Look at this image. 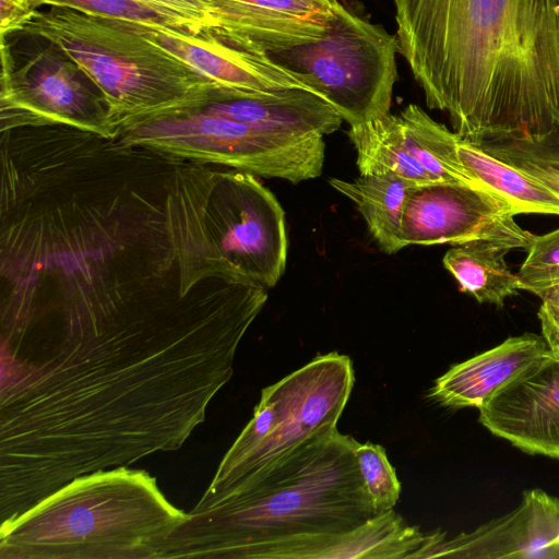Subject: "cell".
<instances>
[{"label":"cell","instance_id":"6da1fadb","mask_svg":"<svg viewBox=\"0 0 559 559\" xmlns=\"http://www.w3.org/2000/svg\"><path fill=\"white\" fill-rule=\"evenodd\" d=\"M265 300L68 306L60 334L1 345L0 518L76 477L179 449L234 372Z\"/></svg>","mask_w":559,"mask_h":559},{"label":"cell","instance_id":"7a4b0ae2","mask_svg":"<svg viewBox=\"0 0 559 559\" xmlns=\"http://www.w3.org/2000/svg\"><path fill=\"white\" fill-rule=\"evenodd\" d=\"M399 52L474 144L559 128V0H393Z\"/></svg>","mask_w":559,"mask_h":559},{"label":"cell","instance_id":"3957f363","mask_svg":"<svg viewBox=\"0 0 559 559\" xmlns=\"http://www.w3.org/2000/svg\"><path fill=\"white\" fill-rule=\"evenodd\" d=\"M356 443L337 429L322 435L218 503L186 513L159 559H250L270 542L365 524L379 513L358 467Z\"/></svg>","mask_w":559,"mask_h":559},{"label":"cell","instance_id":"277c9868","mask_svg":"<svg viewBox=\"0 0 559 559\" xmlns=\"http://www.w3.org/2000/svg\"><path fill=\"white\" fill-rule=\"evenodd\" d=\"M185 516L146 472L103 469L0 523V559H159Z\"/></svg>","mask_w":559,"mask_h":559},{"label":"cell","instance_id":"5b68a950","mask_svg":"<svg viewBox=\"0 0 559 559\" xmlns=\"http://www.w3.org/2000/svg\"><path fill=\"white\" fill-rule=\"evenodd\" d=\"M167 192V235L191 281L240 275L277 284L287 259L285 215L254 175L192 162L175 169Z\"/></svg>","mask_w":559,"mask_h":559},{"label":"cell","instance_id":"8992f818","mask_svg":"<svg viewBox=\"0 0 559 559\" xmlns=\"http://www.w3.org/2000/svg\"><path fill=\"white\" fill-rule=\"evenodd\" d=\"M23 31L57 45L82 69L105 98L118 135L138 122L202 108L229 91L122 20L51 7L37 10Z\"/></svg>","mask_w":559,"mask_h":559},{"label":"cell","instance_id":"52a82bcc","mask_svg":"<svg viewBox=\"0 0 559 559\" xmlns=\"http://www.w3.org/2000/svg\"><path fill=\"white\" fill-rule=\"evenodd\" d=\"M354 383L350 358L332 352L264 388L252 418L225 453L194 509L218 503L294 450L336 430Z\"/></svg>","mask_w":559,"mask_h":559},{"label":"cell","instance_id":"ba28073f","mask_svg":"<svg viewBox=\"0 0 559 559\" xmlns=\"http://www.w3.org/2000/svg\"><path fill=\"white\" fill-rule=\"evenodd\" d=\"M116 140L126 147L294 183L321 175L325 151L323 136L267 131L200 108L138 122Z\"/></svg>","mask_w":559,"mask_h":559},{"label":"cell","instance_id":"9c48e42d","mask_svg":"<svg viewBox=\"0 0 559 559\" xmlns=\"http://www.w3.org/2000/svg\"><path fill=\"white\" fill-rule=\"evenodd\" d=\"M397 51L395 35L341 4L322 38L270 56L301 73L313 93L352 126L390 114Z\"/></svg>","mask_w":559,"mask_h":559},{"label":"cell","instance_id":"30bf717a","mask_svg":"<svg viewBox=\"0 0 559 559\" xmlns=\"http://www.w3.org/2000/svg\"><path fill=\"white\" fill-rule=\"evenodd\" d=\"M40 39L43 45L16 64L1 37V131L67 127L116 140L118 132L98 87L60 47Z\"/></svg>","mask_w":559,"mask_h":559},{"label":"cell","instance_id":"8fae6325","mask_svg":"<svg viewBox=\"0 0 559 559\" xmlns=\"http://www.w3.org/2000/svg\"><path fill=\"white\" fill-rule=\"evenodd\" d=\"M515 215L497 197L464 183L414 185L405 201L402 240L405 247L484 240L527 250L535 235L520 227Z\"/></svg>","mask_w":559,"mask_h":559},{"label":"cell","instance_id":"7c38bea8","mask_svg":"<svg viewBox=\"0 0 559 559\" xmlns=\"http://www.w3.org/2000/svg\"><path fill=\"white\" fill-rule=\"evenodd\" d=\"M124 23L223 87L245 92L302 88L313 93L301 73L284 67L255 46L217 29L194 35L163 25Z\"/></svg>","mask_w":559,"mask_h":559},{"label":"cell","instance_id":"4fadbf2b","mask_svg":"<svg viewBox=\"0 0 559 559\" xmlns=\"http://www.w3.org/2000/svg\"><path fill=\"white\" fill-rule=\"evenodd\" d=\"M478 409L479 423L496 437L559 460V353L548 348Z\"/></svg>","mask_w":559,"mask_h":559},{"label":"cell","instance_id":"5bb4252c","mask_svg":"<svg viewBox=\"0 0 559 559\" xmlns=\"http://www.w3.org/2000/svg\"><path fill=\"white\" fill-rule=\"evenodd\" d=\"M559 559V498L540 489L523 492L511 513L445 540V533L420 558Z\"/></svg>","mask_w":559,"mask_h":559},{"label":"cell","instance_id":"9a60e30c","mask_svg":"<svg viewBox=\"0 0 559 559\" xmlns=\"http://www.w3.org/2000/svg\"><path fill=\"white\" fill-rule=\"evenodd\" d=\"M216 29L269 55L313 43L333 26L337 0H201Z\"/></svg>","mask_w":559,"mask_h":559},{"label":"cell","instance_id":"2e32d148","mask_svg":"<svg viewBox=\"0 0 559 559\" xmlns=\"http://www.w3.org/2000/svg\"><path fill=\"white\" fill-rule=\"evenodd\" d=\"M394 510L344 533L298 535L257 548L250 559L417 558L430 540Z\"/></svg>","mask_w":559,"mask_h":559},{"label":"cell","instance_id":"e0dca14e","mask_svg":"<svg viewBox=\"0 0 559 559\" xmlns=\"http://www.w3.org/2000/svg\"><path fill=\"white\" fill-rule=\"evenodd\" d=\"M252 127L295 136H323L343 121L321 96L302 88L271 92L229 90L223 98L200 108Z\"/></svg>","mask_w":559,"mask_h":559},{"label":"cell","instance_id":"ac0fdd59","mask_svg":"<svg viewBox=\"0 0 559 559\" xmlns=\"http://www.w3.org/2000/svg\"><path fill=\"white\" fill-rule=\"evenodd\" d=\"M442 131L441 163L460 182L497 197L516 215H559V198L540 182L447 127Z\"/></svg>","mask_w":559,"mask_h":559},{"label":"cell","instance_id":"d6986e66","mask_svg":"<svg viewBox=\"0 0 559 559\" xmlns=\"http://www.w3.org/2000/svg\"><path fill=\"white\" fill-rule=\"evenodd\" d=\"M548 348L543 335L511 336L500 345L452 366L435 381L429 396L447 407L478 408Z\"/></svg>","mask_w":559,"mask_h":559},{"label":"cell","instance_id":"ffe728a7","mask_svg":"<svg viewBox=\"0 0 559 559\" xmlns=\"http://www.w3.org/2000/svg\"><path fill=\"white\" fill-rule=\"evenodd\" d=\"M329 183L356 204L382 251L391 254L405 247L402 221L413 183L392 174L360 175L354 181L330 178Z\"/></svg>","mask_w":559,"mask_h":559},{"label":"cell","instance_id":"44dd1931","mask_svg":"<svg viewBox=\"0 0 559 559\" xmlns=\"http://www.w3.org/2000/svg\"><path fill=\"white\" fill-rule=\"evenodd\" d=\"M510 248L491 241H469L454 245L443 255L444 267L454 276L460 289L483 304L498 307L518 295L521 284L510 271L504 255Z\"/></svg>","mask_w":559,"mask_h":559},{"label":"cell","instance_id":"7402d4cb","mask_svg":"<svg viewBox=\"0 0 559 559\" xmlns=\"http://www.w3.org/2000/svg\"><path fill=\"white\" fill-rule=\"evenodd\" d=\"M347 134L360 175L392 174L413 185L437 182L407 150L399 115L352 124Z\"/></svg>","mask_w":559,"mask_h":559},{"label":"cell","instance_id":"603a6c76","mask_svg":"<svg viewBox=\"0 0 559 559\" xmlns=\"http://www.w3.org/2000/svg\"><path fill=\"white\" fill-rule=\"evenodd\" d=\"M479 146L534 178L559 198V128L539 136L511 138Z\"/></svg>","mask_w":559,"mask_h":559},{"label":"cell","instance_id":"cb8c5ba5","mask_svg":"<svg viewBox=\"0 0 559 559\" xmlns=\"http://www.w3.org/2000/svg\"><path fill=\"white\" fill-rule=\"evenodd\" d=\"M355 455L376 511L381 514L392 510L399 501L401 484L384 448L371 442L357 441Z\"/></svg>","mask_w":559,"mask_h":559},{"label":"cell","instance_id":"d4e9b609","mask_svg":"<svg viewBox=\"0 0 559 559\" xmlns=\"http://www.w3.org/2000/svg\"><path fill=\"white\" fill-rule=\"evenodd\" d=\"M518 276L521 289L539 295L559 285V228L534 236Z\"/></svg>","mask_w":559,"mask_h":559},{"label":"cell","instance_id":"484cf974","mask_svg":"<svg viewBox=\"0 0 559 559\" xmlns=\"http://www.w3.org/2000/svg\"><path fill=\"white\" fill-rule=\"evenodd\" d=\"M32 2L37 9L40 5L67 8L91 15L163 25L183 32L156 9L135 0H32Z\"/></svg>","mask_w":559,"mask_h":559},{"label":"cell","instance_id":"4316f807","mask_svg":"<svg viewBox=\"0 0 559 559\" xmlns=\"http://www.w3.org/2000/svg\"><path fill=\"white\" fill-rule=\"evenodd\" d=\"M159 11L183 32L194 35L216 29L212 16L201 0H135Z\"/></svg>","mask_w":559,"mask_h":559},{"label":"cell","instance_id":"83f0119b","mask_svg":"<svg viewBox=\"0 0 559 559\" xmlns=\"http://www.w3.org/2000/svg\"><path fill=\"white\" fill-rule=\"evenodd\" d=\"M538 297L542 299L538 310L542 335L548 347L559 353V285L544 290Z\"/></svg>","mask_w":559,"mask_h":559},{"label":"cell","instance_id":"f1b7e54d","mask_svg":"<svg viewBox=\"0 0 559 559\" xmlns=\"http://www.w3.org/2000/svg\"><path fill=\"white\" fill-rule=\"evenodd\" d=\"M37 8L32 0H0V34L23 31Z\"/></svg>","mask_w":559,"mask_h":559}]
</instances>
